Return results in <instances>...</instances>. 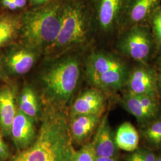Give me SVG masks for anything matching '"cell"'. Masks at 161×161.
I'll use <instances>...</instances> for the list:
<instances>
[{"instance_id": "6da1fadb", "label": "cell", "mask_w": 161, "mask_h": 161, "mask_svg": "<svg viewBox=\"0 0 161 161\" xmlns=\"http://www.w3.org/2000/svg\"><path fill=\"white\" fill-rule=\"evenodd\" d=\"M69 124L61 111H47L34 143L19 153L26 161H73Z\"/></svg>"}, {"instance_id": "7a4b0ae2", "label": "cell", "mask_w": 161, "mask_h": 161, "mask_svg": "<svg viewBox=\"0 0 161 161\" xmlns=\"http://www.w3.org/2000/svg\"><path fill=\"white\" fill-rule=\"evenodd\" d=\"M63 0H51L42 7L26 12L20 20L23 41L29 49L50 47L62 25Z\"/></svg>"}, {"instance_id": "3957f363", "label": "cell", "mask_w": 161, "mask_h": 161, "mask_svg": "<svg viewBox=\"0 0 161 161\" xmlns=\"http://www.w3.org/2000/svg\"><path fill=\"white\" fill-rule=\"evenodd\" d=\"M93 26L89 0H63L61 28L56 40L50 48L58 51L86 45Z\"/></svg>"}, {"instance_id": "277c9868", "label": "cell", "mask_w": 161, "mask_h": 161, "mask_svg": "<svg viewBox=\"0 0 161 161\" xmlns=\"http://www.w3.org/2000/svg\"><path fill=\"white\" fill-rule=\"evenodd\" d=\"M80 69L79 58L70 55L58 60L44 72L41 80L52 103L62 107L68 103L78 84Z\"/></svg>"}, {"instance_id": "5b68a950", "label": "cell", "mask_w": 161, "mask_h": 161, "mask_svg": "<svg viewBox=\"0 0 161 161\" xmlns=\"http://www.w3.org/2000/svg\"><path fill=\"white\" fill-rule=\"evenodd\" d=\"M155 46L153 35L147 24L132 26L122 31L116 44L119 53L139 64H148Z\"/></svg>"}, {"instance_id": "8992f818", "label": "cell", "mask_w": 161, "mask_h": 161, "mask_svg": "<svg viewBox=\"0 0 161 161\" xmlns=\"http://www.w3.org/2000/svg\"><path fill=\"white\" fill-rule=\"evenodd\" d=\"M94 26L102 33L119 31L130 0H89Z\"/></svg>"}, {"instance_id": "52a82bcc", "label": "cell", "mask_w": 161, "mask_h": 161, "mask_svg": "<svg viewBox=\"0 0 161 161\" xmlns=\"http://www.w3.org/2000/svg\"><path fill=\"white\" fill-rule=\"evenodd\" d=\"M158 74L156 69L148 64H139L129 72L127 92L159 98Z\"/></svg>"}, {"instance_id": "ba28073f", "label": "cell", "mask_w": 161, "mask_h": 161, "mask_svg": "<svg viewBox=\"0 0 161 161\" xmlns=\"http://www.w3.org/2000/svg\"><path fill=\"white\" fill-rule=\"evenodd\" d=\"M127 64L120 58L108 52H92L86 58L85 72L88 80L110 70L127 68Z\"/></svg>"}, {"instance_id": "9c48e42d", "label": "cell", "mask_w": 161, "mask_h": 161, "mask_svg": "<svg viewBox=\"0 0 161 161\" xmlns=\"http://www.w3.org/2000/svg\"><path fill=\"white\" fill-rule=\"evenodd\" d=\"M160 3L161 0H130L119 32L132 26L146 24Z\"/></svg>"}, {"instance_id": "30bf717a", "label": "cell", "mask_w": 161, "mask_h": 161, "mask_svg": "<svg viewBox=\"0 0 161 161\" xmlns=\"http://www.w3.org/2000/svg\"><path fill=\"white\" fill-rule=\"evenodd\" d=\"M104 93L96 88L84 92L73 104L70 117L81 115H102L106 104Z\"/></svg>"}, {"instance_id": "8fae6325", "label": "cell", "mask_w": 161, "mask_h": 161, "mask_svg": "<svg viewBox=\"0 0 161 161\" xmlns=\"http://www.w3.org/2000/svg\"><path fill=\"white\" fill-rule=\"evenodd\" d=\"M92 143L97 157L117 158L118 155L115 134L110 126L107 114L102 117Z\"/></svg>"}, {"instance_id": "7c38bea8", "label": "cell", "mask_w": 161, "mask_h": 161, "mask_svg": "<svg viewBox=\"0 0 161 161\" xmlns=\"http://www.w3.org/2000/svg\"><path fill=\"white\" fill-rule=\"evenodd\" d=\"M102 115H81L71 117L69 128L72 141L77 144H86L97 128Z\"/></svg>"}, {"instance_id": "4fadbf2b", "label": "cell", "mask_w": 161, "mask_h": 161, "mask_svg": "<svg viewBox=\"0 0 161 161\" xmlns=\"http://www.w3.org/2000/svg\"><path fill=\"white\" fill-rule=\"evenodd\" d=\"M11 135L19 149L25 150L28 148L32 144L35 136L32 118L20 110L17 111L12 124Z\"/></svg>"}, {"instance_id": "5bb4252c", "label": "cell", "mask_w": 161, "mask_h": 161, "mask_svg": "<svg viewBox=\"0 0 161 161\" xmlns=\"http://www.w3.org/2000/svg\"><path fill=\"white\" fill-rule=\"evenodd\" d=\"M129 72L128 68L113 70L98 75L88 82L94 88L103 92H115L125 86Z\"/></svg>"}, {"instance_id": "9a60e30c", "label": "cell", "mask_w": 161, "mask_h": 161, "mask_svg": "<svg viewBox=\"0 0 161 161\" xmlns=\"http://www.w3.org/2000/svg\"><path fill=\"white\" fill-rule=\"evenodd\" d=\"M16 112L13 92L8 87L2 88L0 90V125L5 134H11Z\"/></svg>"}, {"instance_id": "2e32d148", "label": "cell", "mask_w": 161, "mask_h": 161, "mask_svg": "<svg viewBox=\"0 0 161 161\" xmlns=\"http://www.w3.org/2000/svg\"><path fill=\"white\" fill-rule=\"evenodd\" d=\"M115 138L119 149L132 152L138 148L140 136L138 131L130 122H125L118 127Z\"/></svg>"}, {"instance_id": "e0dca14e", "label": "cell", "mask_w": 161, "mask_h": 161, "mask_svg": "<svg viewBox=\"0 0 161 161\" xmlns=\"http://www.w3.org/2000/svg\"><path fill=\"white\" fill-rule=\"evenodd\" d=\"M35 61V54L29 50L22 49L11 53L6 58V64L12 72L23 75L32 68Z\"/></svg>"}, {"instance_id": "ac0fdd59", "label": "cell", "mask_w": 161, "mask_h": 161, "mask_svg": "<svg viewBox=\"0 0 161 161\" xmlns=\"http://www.w3.org/2000/svg\"><path fill=\"white\" fill-rule=\"evenodd\" d=\"M122 104L128 113L136 118L138 124L144 126L155 119L140 103L137 96L127 92L122 99Z\"/></svg>"}, {"instance_id": "d6986e66", "label": "cell", "mask_w": 161, "mask_h": 161, "mask_svg": "<svg viewBox=\"0 0 161 161\" xmlns=\"http://www.w3.org/2000/svg\"><path fill=\"white\" fill-rule=\"evenodd\" d=\"M141 134L146 143L155 149H161V115L143 126Z\"/></svg>"}, {"instance_id": "ffe728a7", "label": "cell", "mask_w": 161, "mask_h": 161, "mask_svg": "<svg viewBox=\"0 0 161 161\" xmlns=\"http://www.w3.org/2000/svg\"><path fill=\"white\" fill-rule=\"evenodd\" d=\"M20 28V20L12 15L0 17V47L11 40Z\"/></svg>"}, {"instance_id": "44dd1931", "label": "cell", "mask_w": 161, "mask_h": 161, "mask_svg": "<svg viewBox=\"0 0 161 161\" xmlns=\"http://www.w3.org/2000/svg\"><path fill=\"white\" fill-rule=\"evenodd\" d=\"M20 110L31 118L38 112V102L34 91L29 87L24 88L20 98Z\"/></svg>"}, {"instance_id": "7402d4cb", "label": "cell", "mask_w": 161, "mask_h": 161, "mask_svg": "<svg viewBox=\"0 0 161 161\" xmlns=\"http://www.w3.org/2000/svg\"><path fill=\"white\" fill-rule=\"evenodd\" d=\"M149 22L155 39L156 46L161 50V6H159L153 12Z\"/></svg>"}, {"instance_id": "603a6c76", "label": "cell", "mask_w": 161, "mask_h": 161, "mask_svg": "<svg viewBox=\"0 0 161 161\" xmlns=\"http://www.w3.org/2000/svg\"><path fill=\"white\" fill-rule=\"evenodd\" d=\"M97 156L92 142L86 143L75 152L73 161H96Z\"/></svg>"}, {"instance_id": "cb8c5ba5", "label": "cell", "mask_w": 161, "mask_h": 161, "mask_svg": "<svg viewBox=\"0 0 161 161\" xmlns=\"http://www.w3.org/2000/svg\"><path fill=\"white\" fill-rule=\"evenodd\" d=\"M157 155L149 148H138L130 155L125 161H156Z\"/></svg>"}, {"instance_id": "d4e9b609", "label": "cell", "mask_w": 161, "mask_h": 161, "mask_svg": "<svg viewBox=\"0 0 161 161\" xmlns=\"http://www.w3.org/2000/svg\"><path fill=\"white\" fill-rule=\"evenodd\" d=\"M8 147L3 140V136H1L0 137V159H6L8 156Z\"/></svg>"}, {"instance_id": "484cf974", "label": "cell", "mask_w": 161, "mask_h": 161, "mask_svg": "<svg viewBox=\"0 0 161 161\" xmlns=\"http://www.w3.org/2000/svg\"><path fill=\"white\" fill-rule=\"evenodd\" d=\"M2 3L4 7H6L7 8L12 10H16L18 8L16 4L12 0H2Z\"/></svg>"}, {"instance_id": "4316f807", "label": "cell", "mask_w": 161, "mask_h": 161, "mask_svg": "<svg viewBox=\"0 0 161 161\" xmlns=\"http://www.w3.org/2000/svg\"><path fill=\"white\" fill-rule=\"evenodd\" d=\"M12 1L16 4L18 8H22L26 4V0H12Z\"/></svg>"}, {"instance_id": "83f0119b", "label": "cell", "mask_w": 161, "mask_h": 161, "mask_svg": "<svg viewBox=\"0 0 161 161\" xmlns=\"http://www.w3.org/2000/svg\"><path fill=\"white\" fill-rule=\"evenodd\" d=\"M96 161H119L117 158H107V157H97Z\"/></svg>"}, {"instance_id": "f1b7e54d", "label": "cell", "mask_w": 161, "mask_h": 161, "mask_svg": "<svg viewBox=\"0 0 161 161\" xmlns=\"http://www.w3.org/2000/svg\"><path fill=\"white\" fill-rule=\"evenodd\" d=\"M51 0H31L32 3L35 5H44Z\"/></svg>"}, {"instance_id": "f546056e", "label": "cell", "mask_w": 161, "mask_h": 161, "mask_svg": "<svg viewBox=\"0 0 161 161\" xmlns=\"http://www.w3.org/2000/svg\"><path fill=\"white\" fill-rule=\"evenodd\" d=\"M158 87L159 93H161V72H159L158 74Z\"/></svg>"}, {"instance_id": "4dcf8cb0", "label": "cell", "mask_w": 161, "mask_h": 161, "mask_svg": "<svg viewBox=\"0 0 161 161\" xmlns=\"http://www.w3.org/2000/svg\"><path fill=\"white\" fill-rule=\"evenodd\" d=\"M13 161H26L22 156L20 154H19L13 160Z\"/></svg>"}, {"instance_id": "1f68e13d", "label": "cell", "mask_w": 161, "mask_h": 161, "mask_svg": "<svg viewBox=\"0 0 161 161\" xmlns=\"http://www.w3.org/2000/svg\"><path fill=\"white\" fill-rule=\"evenodd\" d=\"M156 64H157V66H158V67L159 70L160 72H161V54L159 56V57L158 58Z\"/></svg>"}, {"instance_id": "d6a6232c", "label": "cell", "mask_w": 161, "mask_h": 161, "mask_svg": "<svg viewBox=\"0 0 161 161\" xmlns=\"http://www.w3.org/2000/svg\"><path fill=\"white\" fill-rule=\"evenodd\" d=\"M156 161H161V155H157V158H156Z\"/></svg>"}, {"instance_id": "836d02e7", "label": "cell", "mask_w": 161, "mask_h": 161, "mask_svg": "<svg viewBox=\"0 0 161 161\" xmlns=\"http://www.w3.org/2000/svg\"><path fill=\"white\" fill-rule=\"evenodd\" d=\"M1 136H2V134L0 133V137H1Z\"/></svg>"}]
</instances>
